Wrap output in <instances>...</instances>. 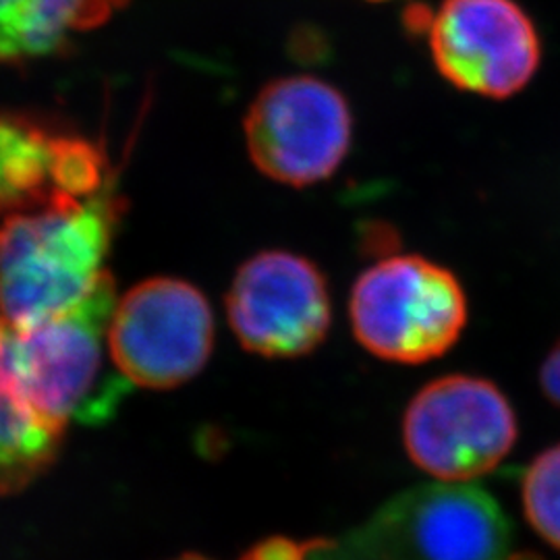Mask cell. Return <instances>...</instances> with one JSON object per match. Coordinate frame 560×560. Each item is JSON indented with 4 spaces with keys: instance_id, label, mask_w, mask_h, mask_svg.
Listing matches in <instances>:
<instances>
[{
    "instance_id": "obj_4",
    "label": "cell",
    "mask_w": 560,
    "mask_h": 560,
    "mask_svg": "<svg viewBox=\"0 0 560 560\" xmlns=\"http://www.w3.org/2000/svg\"><path fill=\"white\" fill-rule=\"evenodd\" d=\"M349 312L363 349L405 365L444 355L469 314L459 279L423 256H393L368 268L351 291Z\"/></svg>"
},
{
    "instance_id": "obj_13",
    "label": "cell",
    "mask_w": 560,
    "mask_h": 560,
    "mask_svg": "<svg viewBox=\"0 0 560 560\" xmlns=\"http://www.w3.org/2000/svg\"><path fill=\"white\" fill-rule=\"evenodd\" d=\"M521 501L541 540L560 550V444L532 460L521 483Z\"/></svg>"
},
{
    "instance_id": "obj_3",
    "label": "cell",
    "mask_w": 560,
    "mask_h": 560,
    "mask_svg": "<svg viewBox=\"0 0 560 560\" xmlns=\"http://www.w3.org/2000/svg\"><path fill=\"white\" fill-rule=\"evenodd\" d=\"M513 525L501 504L469 483L405 490L310 560H504Z\"/></svg>"
},
{
    "instance_id": "obj_6",
    "label": "cell",
    "mask_w": 560,
    "mask_h": 560,
    "mask_svg": "<svg viewBox=\"0 0 560 560\" xmlns=\"http://www.w3.org/2000/svg\"><path fill=\"white\" fill-rule=\"evenodd\" d=\"M214 316L198 287L180 279H148L117 301L108 349L133 386L175 388L196 378L210 360Z\"/></svg>"
},
{
    "instance_id": "obj_8",
    "label": "cell",
    "mask_w": 560,
    "mask_h": 560,
    "mask_svg": "<svg viewBox=\"0 0 560 560\" xmlns=\"http://www.w3.org/2000/svg\"><path fill=\"white\" fill-rule=\"evenodd\" d=\"M226 314L241 345L264 358H300L326 339L332 312L316 264L282 249L261 252L235 275Z\"/></svg>"
},
{
    "instance_id": "obj_14",
    "label": "cell",
    "mask_w": 560,
    "mask_h": 560,
    "mask_svg": "<svg viewBox=\"0 0 560 560\" xmlns=\"http://www.w3.org/2000/svg\"><path fill=\"white\" fill-rule=\"evenodd\" d=\"M316 540L295 541L291 538H268L249 548L240 560H310Z\"/></svg>"
},
{
    "instance_id": "obj_15",
    "label": "cell",
    "mask_w": 560,
    "mask_h": 560,
    "mask_svg": "<svg viewBox=\"0 0 560 560\" xmlns=\"http://www.w3.org/2000/svg\"><path fill=\"white\" fill-rule=\"evenodd\" d=\"M541 390L548 399L560 407V339L548 358L544 360L540 372Z\"/></svg>"
},
{
    "instance_id": "obj_1",
    "label": "cell",
    "mask_w": 560,
    "mask_h": 560,
    "mask_svg": "<svg viewBox=\"0 0 560 560\" xmlns=\"http://www.w3.org/2000/svg\"><path fill=\"white\" fill-rule=\"evenodd\" d=\"M122 214L113 177L85 198H59L0 222V318L20 330L85 300Z\"/></svg>"
},
{
    "instance_id": "obj_9",
    "label": "cell",
    "mask_w": 560,
    "mask_h": 560,
    "mask_svg": "<svg viewBox=\"0 0 560 560\" xmlns=\"http://www.w3.org/2000/svg\"><path fill=\"white\" fill-rule=\"evenodd\" d=\"M442 78L486 98H509L540 67L538 32L515 0H444L430 20Z\"/></svg>"
},
{
    "instance_id": "obj_10",
    "label": "cell",
    "mask_w": 560,
    "mask_h": 560,
    "mask_svg": "<svg viewBox=\"0 0 560 560\" xmlns=\"http://www.w3.org/2000/svg\"><path fill=\"white\" fill-rule=\"evenodd\" d=\"M110 177L96 145L0 115V217L92 196Z\"/></svg>"
},
{
    "instance_id": "obj_7",
    "label": "cell",
    "mask_w": 560,
    "mask_h": 560,
    "mask_svg": "<svg viewBox=\"0 0 560 560\" xmlns=\"http://www.w3.org/2000/svg\"><path fill=\"white\" fill-rule=\"evenodd\" d=\"M353 133L349 104L330 83L295 75L266 85L249 106L245 141L266 177L293 187L328 179Z\"/></svg>"
},
{
    "instance_id": "obj_16",
    "label": "cell",
    "mask_w": 560,
    "mask_h": 560,
    "mask_svg": "<svg viewBox=\"0 0 560 560\" xmlns=\"http://www.w3.org/2000/svg\"><path fill=\"white\" fill-rule=\"evenodd\" d=\"M177 560H210L206 559V557H200V555H185V557H180Z\"/></svg>"
},
{
    "instance_id": "obj_12",
    "label": "cell",
    "mask_w": 560,
    "mask_h": 560,
    "mask_svg": "<svg viewBox=\"0 0 560 560\" xmlns=\"http://www.w3.org/2000/svg\"><path fill=\"white\" fill-rule=\"evenodd\" d=\"M127 0H0V65L44 59L102 25Z\"/></svg>"
},
{
    "instance_id": "obj_11",
    "label": "cell",
    "mask_w": 560,
    "mask_h": 560,
    "mask_svg": "<svg viewBox=\"0 0 560 560\" xmlns=\"http://www.w3.org/2000/svg\"><path fill=\"white\" fill-rule=\"evenodd\" d=\"M65 428L46 420L21 384L13 328L0 318V497L20 492L59 455Z\"/></svg>"
},
{
    "instance_id": "obj_2",
    "label": "cell",
    "mask_w": 560,
    "mask_h": 560,
    "mask_svg": "<svg viewBox=\"0 0 560 560\" xmlns=\"http://www.w3.org/2000/svg\"><path fill=\"white\" fill-rule=\"evenodd\" d=\"M117 305L108 272L75 307L27 328H13L21 384L46 420L101 425L110 420L131 384L110 358L108 326Z\"/></svg>"
},
{
    "instance_id": "obj_5",
    "label": "cell",
    "mask_w": 560,
    "mask_h": 560,
    "mask_svg": "<svg viewBox=\"0 0 560 560\" xmlns=\"http://www.w3.org/2000/svg\"><path fill=\"white\" fill-rule=\"evenodd\" d=\"M517 434V416L501 388L465 374L425 384L402 420L409 459L442 481L486 476L513 451Z\"/></svg>"
}]
</instances>
